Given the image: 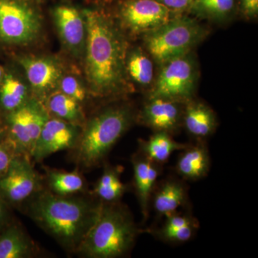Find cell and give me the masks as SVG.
<instances>
[{"label":"cell","mask_w":258,"mask_h":258,"mask_svg":"<svg viewBox=\"0 0 258 258\" xmlns=\"http://www.w3.org/2000/svg\"><path fill=\"white\" fill-rule=\"evenodd\" d=\"M83 11L87 37L82 62L88 92L101 99H123L135 91L125 70L128 37L104 5Z\"/></svg>","instance_id":"cell-1"},{"label":"cell","mask_w":258,"mask_h":258,"mask_svg":"<svg viewBox=\"0 0 258 258\" xmlns=\"http://www.w3.org/2000/svg\"><path fill=\"white\" fill-rule=\"evenodd\" d=\"M102 203L45 191L30 206L32 218L64 248L77 251L96 222Z\"/></svg>","instance_id":"cell-2"},{"label":"cell","mask_w":258,"mask_h":258,"mask_svg":"<svg viewBox=\"0 0 258 258\" xmlns=\"http://www.w3.org/2000/svg\"><path fill=\"white\" fill-rule=\"evenodd\" d=\"M137 111L128 101L103 107L85 122L77 145L78 161L85 167L99 165L134 123Z\"/></svg>","instance_id":"cell-3"},{"label":"cell","mask_w":258,"mask_h":258,"mask_svg":"<svg viewBox=\"0 0 258 258\" xmlns=\"http://www.w3.org/2000/svg\"><path fill=\"white\" fill-rule=\"evenodd\" d=\"M141 230L128 209L102 203L96 222L77 252L91 258L123 257L133 248Z\"/></svg>","instance_id":"cell-4"},{"label":"cell","mask_w":258,"mask_h":258,"mask_svg":"<svg viewBox=\"0 0 258 258\" xmlns=\"http://www.w3.org/2000/svg\"><path fill=\"white\" fill-rule=\"evenodd\" d=\"M210 30L189 14L176 15L142 37L143 47L158 68L191 53L208 37Z\"/></svg>","instance_id":"cell-5"},{"label":"cell","mask_w":258,"mask_h":258,"mask_svg":"<svg viewBox=\"0 0 258 258\" xmlns=\"http://www.w3.org/2000/svg\"><path fill=\"white\" fill-rule=\"evenodd\" d=\"M42 0H0V48L30 46L44 30Z\"/></svg>","instance_id":"cell-6"},{"label":"cell","mask_w":258,"mask_h":258,"mask_svg":"<svg viewBox=\"0 0 258 258\" xmlns=\"http://www.w3.org/2000/svg\"><path fill=\"white\" fill-rule=\"evenodd\" d=\"M194 52L159 68L146 98H160L185 103L195 98L200 71Z\"/></svg>","instance_id":"cell-7"},{"label":"cell","mask_w":258,"mask_h":258,"mask_svg":"<svg viewBox=\"0 0 258 258\" xmlns=\"http://www.w3.org/2000/svg\"><path fill=\"white\" fill-rule=\"evenodd\" d=\"M111 11L128 38H142L175 14L157 0H116Z\"/></svg>","instance_id":"cell-8"},{"label":"cell","mask_w":258,"mask_h":258,"mask_svg":"<svg viewBox=\"0 0 258 258\" xmlns=\"http://www.w3.org/2000/svg\"><path fill=\"white\" fill-rule=\"evenodd\" d=\"M15 60L28 81L32 97L42 103L57 91L61 78L67 71L62 61L55 55L21 54Z\"/></svg>","instance_id":"cell-9"},{"label":"cell","mask_w":258,"mask_h":258,"mask_svg":"<svg viewBox=\"0 0 258 258\" xmlns=\"http://www.w3.org/2000/svg\"><path fill=\"white\" fill-rule=\"evenodd\" d=\"M51 16L64 51L75 60H83L87 37L83 8L60 2L52 7Z\"/></svg>","instance_id":"cell-10"},{"label":"cell","mask_w":258,"mask_h":258,"mask_svg":"<svg viewBox=\"0 0 258 258\" xmlns=\"http://www.w3.org/2000/svg\"><path fill=\"white\" fill-rule=\"evenodd\" d=\"M184 103L160 98H146L137 111V123L154 132H165L173 136L182 127Z\"/></svg>","instance_id":"cell-11"},{"label":"cell","mask_w":258,"mask_h":258,"mask_svg":"<svg viewBox=\"0 0 258 258\" xmlns=\"http://www.w3.org/2000/svg\"><path fill=\"white\" fill-rule=\"evenodd\" d=\"M38 174L24 154H15L5 175L0 178V195L13 203H20L36 192Z\"/></svg>","instance_id":"cell-12"},{"label":"cell","mask_w":258,"mask_h":258,"mask_svg":"<svg viewBox=\"0 0 258 258\" xmlns=\"http://www.w3.org/2000/svg\"><path fill=\"white\" fill-rule=\"evenodd\" d=\"M82 127L56 117H50L44 125L32 153L35 161H42L60 151L76 147Z\"/></svg>","instance_id":"cell-13"},{"label":"cell","mask_w":258,"mask_h":258,"mask_svg":"<svg viewBox=\"0 0 258 258\" xmlns=\"http://www.w3.org/2000/svg\"><path fill=\"white\" fill-rule=\"evenodd\" d=\"M4 67V75L0 81L2 115L24 106L32 97L28 81L18 64H8Z\"/></svg>","instance_id":"cell-14"},{"label":"cell","mask_w":258,"mask_h":258,"mask_svg":"<svg viewBox=\"0 0 258 258\" xmlns=\"http://www.w3.org/2000/svg\"><path fill=\"white\" fill-rule=\"evenodd\" d=\"M132 163L136 195L146 222L150 211L151 197L161 174L162 166L149 160L139 152L132 157Z\"/></svg>","instance_id":"cell-15"},{"label":"cell","mask_w":258,"mask_h":258,"mask_svg":"<svg viewBox=\"0 0 258 258\" xmlns=\"http://www.w3.org/2000/svg\"><path fill=\"white\" fill-rule=\"evenodd\" d=\"M186 185L181 179L168 177L157 183L151 197L150 207L159 217H164L177 212L189 204Z\"/></svg>","instance_id":"cell-16"},{"label":"cell","mask_w":258,"mask_h":258,"mask_svg":"<svg viewBox=\"0 0 258 258\" xmlns=\"http://www.w3.org/2000/svg\"><path fill=\"white\" fill-rule=\"evenodd\" d=\"M218 122L215 111L206 103L193 98L184 103L182 127L198 141H205L216 131Z\"/></svg>","instance_id":"cell-17"},{"label":"cell","mask_w":258,"mask_h":258,"mask_svg":"<svg viewBox=\"0 0 258 258\" xmlns=\"http://www.w3.org/2000/svg\"><path fill=\"white\" fill-rule=\"evenodd\" d=\"M181 152L176 162V171L182 179L198 181L208 175L211 159L205 141L189 144Z\"/></svg>","instance_id":"cell-18"},{"label":"cell","mask_w":258,"mask_h":258,"mask_svg":"<svg viewBox=\"0 0 258 258\" xmlns=\"http://www.w3.org/2000/svg\"><path fill=\"white\" fill-rule=\"evenodd\" d=\"M125 70L131 83L146 91L154 82V62L143 47L129 45L125 57Z\"/></svg>","instance_id":"cell-19"},{"label":"cell","mask_w":258,"mask_h":258,"mask_svg":"<svg viewBox=\"0 0 258 258\" xmlns=\"http://www.w3.org/2000/svg\"><path fill=\"white\" fill-rule=\"evenodd\" d=\"M189 144L179 143L165 132H154L149 139H139V152L149 160L162 166L176 151H181Z\"/></svg>","instance_id":"cell-20"},{"label":"cell","mask_w":258,"mask_h":258,"mask_svg":"<svg viewBox=\"0 0 258 258\" xmlns=\"http://www.w3.org/2000/svg\"><path fill=\"white\" fill-rule=\"evenodd\" d=\"M188 14L216 24L232 21L237 13L236 0H194Z\"/></svg>","instance_id":"cell-21"},{"label":"cell","mask_w":258,"mask_h":258,"mask_svg":"<svg viewBox=\"0 0 258 258\" xmlns=\"http://www.w3.org/2000/svg\"><path fill=\"white\" fill-rule=\"evenodd\" d=\"M54 117L83 127L86 122L81 103L59 91L51 93L43 102Z\"/></svg>","instance_id":"cell-22"},{"label":"cell","mask_w":258,"mask_h":258,"mask_svg":"<svg viewBox=\"0 0 258 258\" xmlns=\"http://www.w3.org/2000/svg\"><path fill=\"white\" fill-rule=\"evenodd\" d=\"M33 244L17 226H11L0 236V258H26L33 253Z\"/></svg>","instance_id":"cell-23"},{"label":"cell","mask_w":258,"mask_h":258,"mask_svg":"<svg viewBox=\"0 0 258 258\" xmlns=\"http://www.w3.org/2000/svg\"><path fill=\"white\" fill-rule=\"evenodd\" d=\"M127 190L120 179V173L117 168L107 167L98 180L95 194L103 203H118Z\"/></svg>","instance_id":"cell-24"},{"label":"cell","mask_w":258,"mask_h":258,"mask_svg":"<svg viewBox=\"0 0 258 258\" xmlns=\"http://www.w3.org/2000/svg\"><path fill=\"white\" fill-rule=\"evenodd\" d=\"M49 184L55 194L62 196H69L84 189V181L77 171H50Z\"/></svg>","instance_id":"cell-25"},{"label":"cell","mask_w":258,"mask_h":258,"mask_svg":"<svg viewBox=\"0 0 258 258\" xmlns=\"http://www.w3.org/2000/svg\"><path fill=\"white\" fill-rule=\"evenodd\" d=\"M57 91L82 104L89 94L86 83L83 82L79 76L66 71L59 83Z\"/></svg>","instance_id":"cell-26"},{"label":"cell","mask_w":258,"mask_h":258,"mask_svg":"<svg viewBox=\"0 0 258 258\" xmlns=\"http://www.w3.org/2000/svg\"><path fill=\"white\" fill-rule=\"evenodd\" d=\"M198 228L199 224H195L173 230L158 228L150 230V232H153L159 240L166 243L181 244L191 240L198 232Z\"/></svg>","instance_id":"cell-27"},{"label":"cell","mask_w":258,"mask_h":258,"mask_svg":"<svg viewBox=\"0 0 258 258\" xmlns=\"http://www.w3.org/2000/svg\"><path fill=\"white\" fill-rule=\"evenodd\" d=\"M237 13L246 20H256L258 16V0H236Z\"/></svg>","instance_id":"cell-28"},{"label":"cell","mask_w":258,"mask_h":258,"mask_svg":"<svg viewBox=\"0 0 258 258\" xmlns=\"http://www.w3.org/2000/svg\"><path fill=\"white\" fill-rule=\"evenodd\" d=\"M16 154L14 148L8 139L0 144V178L5 175L9 168L12 159Z\"/></svg>","instance_id":"cell-29"},{"label":"cell","mask_w":258,"mask_h":258,"mask_svg":"<svg viewBox=\"0 0 258 258\" xmlns=\"http://www.w3.org/2000/svg\"><path fill=\"white\" fill-rule=\"evenodd\" d=\"M175 15L188 14L194 0H157Z\"/></svg>","instance_id":"cell-30"},{"label":"cell","mask_w":258,"mask_h":258,"mask_svg":"<svg viewBox=\"0 0 258 258\" xmlns=\"http://www.w3.org/2000/svg\"><path fill=\"white\" fill-rule=\"evenodd\" d=\"M7 219H8V211H7L6 205L0 195V230L6 224Z\"/></svg>","instance_id":"cell-31"},{"label":"cell","mask_w":258,"mask_h":258,"mask_svg":"<svg viewBox=\"0 0 258 258\" xmlns=\"http://www.w3.org/2000/svg\"><path fill=\"white\" fill-rule=\"evenodd\" d=\"M8 139V134H7V129L5 127L4 121L3 118L0 119V144L3 143Z\"/></svg>","instance_id":"cell-32"},{"label":"cell","mask_w":258,"mask_h":258,"mask_svg":"<svg viewBox=\"0 0 258 258\" xmlns=\"http://www.w3.org/2000/svg\"><path fill=\"white\" fill-rule=\"evenodd\" d=\"M5 72V67L4 66H2L0 64V81H1L2 79H3V75H4Z\"/></svg>","instance_id":"cell-33"},{"label":"cell","mask_w":258,"mask_h":258,"mask_svg":"<svg viewBox=\"0 0 258 258\" xmlns=\"http://www.w3.org/2000/svg\"></svg>","instance_id":"cell-34"}]
</instances>
